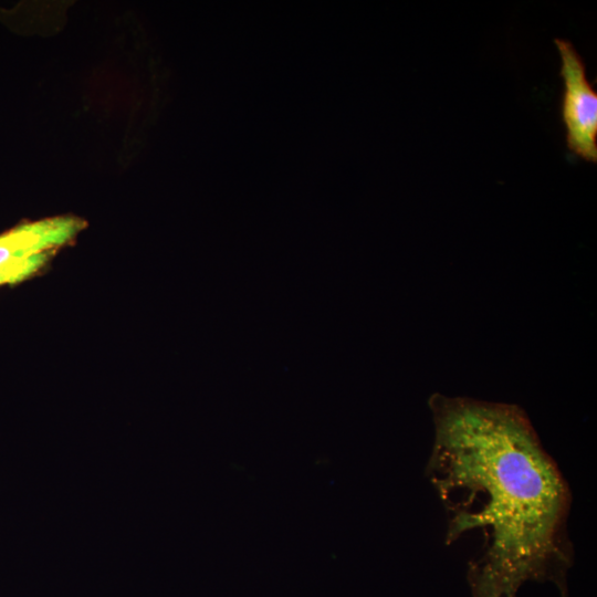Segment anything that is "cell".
Masks as SVG:
<instances>
[{"instance_id": "1", "label": "cell", "mask_w": 597, "mask_h": 597, "mask_svg": "<svg viewBox=\"0 0 597 597\" xmlns=\"http://www.w3.org/2000/svg\"><path fill=\"white\" fill-rule=\"evenodd\" d=\"M434 441L427 475L448 517V542L478 532L472 597H517L528 580L567 595L573 553L569 490L515 405L433 395Z\"/></svg>"}, {"instance_id": "2", "label": "cell", "mask_w": 597, "mask_h": 597, "mask_svg": "<svg viewBox=\"0 0 597 597\" xmlns=\"http://www.w3.org/2000/svg\"><path fill=\"white\" fill-rule=\"evenodd\" d=\"M564 82L561 113L566 144L576 156L597 161V93L587 80L586 65L570 41L556 38Z\"/></svg>"}, {"instance_id": "3", "label": "cell", "mask_w": 597, "mask_h": 597, "mask_svg": "<svg viewBox=\"0 0 597 597\" xmlns=\"http://www.w3.org/2000/svg\"><path fill=\"white\" fill-rule=\"evenodd\" d=\"M86 228L74 216H57L19 224L0 234V264L53 252Z\"/></svg>"}, {"instance_id": "4", "label": "cell", "mask_w": 597, "mask_h": 597, "mask_svg": "<svg viewBox=\"0 0 597 597\" xmlns=\"http://www.w3.org/2000/svg\"><path fill=\"white\" fill-rule=\"evenodd\" d=\"M52 252L0 264V286L22 282L38 273L49 261Z\"/></svg>"}]
</instances>
